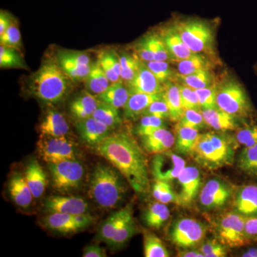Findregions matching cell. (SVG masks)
<instances>
[{"label":"cell","mask_w":257,"mask_h":257,"mask_svg":"<svg viewBox=\"0 0 257 257\" xmlns=\"http://www.w3.org/2000/svg\"><path fill=\"white\" fill-rule=\"evenodd\" d=\"M95 149L99 155L119 171L138 195L148 194V163L143 150L133 136L125 133L111 134Z\"/></svg>","instance_id":"cell-1"},{"label":"cell","mask_w":257,"mask_h":257,"mask_svg":"<svg viewBox=\"0 0 257 257\" xmlns=\"http://www.w3.org/2000/svg\"><path fill=\"white\" fill-rule=\"evenodd\" d=\"M72 80L60 67L57 57L46 59L31 75L29 92L39 100L53 104L63 101L70 91Z\"/></svg>","instance_id":"cell-2"},{"label":"cell","mask_w":257,"mask_h":257,"mask_svg":"<svg viewBox=\"0 0 257 257\" xmlns=\"http://www.w3.org/2000/svg\"><path fill=\"white\" fill-rule=\"evenodd\" d=\"M236 143L226 135L209 132L200 134L190 156L201 167L216 170L233 165Z\"/></svg>","instance_id":"cell-3"},{"label":"cell","mask_w":257,"mask_h":257,"mask_svg":"<svg viewBox=\"0 0 257 257\" xmlns=\"http://www.w3.org/2000/svg\"><path fill=\"white\" fill-rule=\"evenodd\" d=\"M122 177L114 167L103 164L95 166L91 175L89 197L102 209L118 207L126 193Z\"/></svg>","instance_id":"cell-4"},{"label":"cell","mask_w":257,"mask_h":257,"mask_svg":"<svg viewBox=\"0 0 257 257\" xmlns=\"http://www.w3.org/2000/svg\"><path fill=\"white\" fill-rule=\"evenodd\" d=\"M216 106L244 124H253L257 111L245 88L236 79H226L218 84Z\"/></svg>","instance_id":"cell-5"},{"label":"cell","mask_w":257,"mask_h":257,"mask_svg":"<svg viewBox=\"0 0 257 257\" xmlns=\"http://www.w3.org/2000/svg\"><path fill=\"white\" fill-rule=\"evenodd\" d=\"M184 43L194 53L213 55L214 35L210 26L199 20H186L174 25Z\"/></svg>","instance_id":"cell-6"},{"label":"cell","mask_w":257,"mask_h":257,"mask_svg":"<svg viewBox=\"0 0 257 257\" xmlns=\"http://www.w3.org/2000/svg\"><path fill=\"white\" fill-rule=\"evenodd\" d=\"M245 216L234 211L225 213L216 219L214 224L216 239L227 247L249 245L251 241L245 232Z\"/></svg>","instance_id":"cell-7"},{"label":"cell","mask_w":257,"mask_h":257,"mask_svg":"<svg viewBox=\"0 0 257 257\" xmlns=\"http://www.w3.org/2000/svg\"><path fill=\"white\" fill-rule=\"evenodd\" d=\"M52 187L65 194L80 187L84 176V168L77 160H66L58 163L48 164Z\"/></svg>","instance_id":"cell-8"},{"label":"cell","mask_w":257,"mask_h":257,"mask_svg":"<svg viewBox=\"0 0 257 257\" xmlns=\"http://www.w3.org/2000/svg\"><path fill=\"white\" fill-rule=\"evenodd\" d=\"M207 228L194 218H179L172 225L170 238L172 243L181 248H192L205 239Z\"/></svg>","instance_id":"cell-9"},{"label":"cell","mask_w":257,"mask_h":257,"mask_svg":"<svg viewBox=\"0 0 257 257\" xmlns=\"http://www.w3.org/2000/svg\"><path fill=\"white\" fill-rule=\"evenodd\" d=\"M37 150L42 160L55 164L66 160H77L78 151L73 142L64 137L40 138Z\"/></svg>","instance_id":"cell-10"},{"label":"cell","mask_w":257,"mask_h":257,"mask_svg":"<svg viewBox=\"0 0 257 257\" xmlns=\"http://www.w3.org/2000/svg\"><path fill=\"white\" fill-rule=\"evenodd\" d=\"M94 218L89 214H68L49 213L42 221L47 229L62 234H73L89 227Z\"/></svg>","instance_id":"cell-11"},{"label":"cell","mask_w":257,"mask_h":257,"mask_svg":"<svg viewBox=\"0 0 257 257\" xmlns=\"http://www.w3.org/2000/svg\"><path fill=\"white\" fill-rule=\"evenodd\" d=\"M232 197V188L222 179H209L202 186L199 194L201 207L211 211L224 207Z\"/></svg>","instance_id":"cell-12"},{"label":"cell","mask_w":257,"mask_h":257,"mask_svg":"<svg viewBox=\"0 0 257 257\" xmlns=\"http://www.w3.org/2000/svg\"><path fill=\"white\" fill-rule=\"evenodd\" d=\"M185 167V160L177 154L169 150L154 155L150 164V170L155 181L171 183L177 179Z\"/></svg>","instance_id":"cell-13"},{"label":"cell","mask_w":257,"mask_h":257,"mask_svg":"<svg viewBox=\"0 0 257 257\" xmlns=\"http://www.w3.org/2000/svg\"><path fill=\"white\" fill-rule=\"evenodd\" d=\"M177 180L179 186V205L183 207L192 205L202 187L200 170L194 166H186Z\"/></svg>","instance_id":"cell-14"},{"label":"cell","mask_w":257,"mask_h":257,"mask_svg":"<svg viewBox=\"0 0 257 257\" xmlns=\"http://www.w3.org/2000/svg\"><path fill=\"white\" fill-rule=\"evenodd\" d=\"M48 213L61 214H88L89 205L85 199L74 196H51L44 202Z\"/></svg>","instance_id":"cell-15"},{"label":"cell","mask_w":257,"mask_h":257,"mask_svg":"<svg viewBox=\"0 0 257 257\" xmlns=\"http://www.w3.org/2000/svg\"><path fill=\"white\" fill-rule=\"evenodd\" d=\"M76 128L83 143L94 148L110 135V128L92 116L87 119L77 120Z\"/></svg>","instance_id":"cell-16"},{"label":"cell","mask_w":257,"mask_h":257,"mask_svg":"<svg viewBox=\"0 0 257 257\" xmlns=\"http://www.w3.org/2000/svg\"><path fill=\"white\" fill-rule=\"evenodd\" d=\"M130 93L157 94L162 92L164 84L152 73L146 64L141 61L140 68L135 78L126 84Z\"/></svg>","instance_id":"cell-17"},{"label":"cell","mask_w":257,"mask_h":257,"mask_svg":"<svg viewBox=\"0 0 257 257\" xmlns=\"http://www.w3.org/2000/svg\"><path fill=\"white\" fill-rule=\"evenodd\" d=\"M234 211L245 217L257 216V184L243 185L235 192Z\"/></svg>","instance_id":"cell-18"},{"label":"cell","mask_w":257,"mask_h":257,"mask_svg":"<svg viewBox=\"0 0 257 257\" xmlns=\"http://www.w3.org/2000/svg\"><path fill=\"white\" fill-rule=\"evenodd\" d=\"M201 111L207 126L212 128L216 132L225 133L228 131H234L241 128L240 123H243L232 115L221 110L217 106L209 109H201Z\"/></svg>","instance_id":"cell-19"},{"label":"cell","mask_w":257,"mask_h":257,"mask_svg":"<svg viewBox=\"0 0 257 257\" xmlns=\"http://www.w3.org/2000/svg\"><path fill=\"white\" fill-rule=\"evenodd\" d=\"M38 130L42 138H59L69 133V126L63 114L57 111L50 110L39 124Z\"/></svg>","instance_id":"cell-20"},{"label":"cell","mask_w":257,"mask_h":257,"mask_svg":"<svg viewBox=\"0 0 257 257\" xmlns=\"http://www.w3.org/2000/svg\"><path fill=\"white\" fill-rule=\"evenodd\" d=\"M143 148L148 153L155 155L171 150L175 145V136L167 128H161L142 138Z\"/></svg>","instance_id":"cell-21"},{"label":"cell","mask_w":257,"mask_h":257,"mask_svg":"<svg viewBox=\"0 0 257 257\" xmlns=\"http://www.w3.org/2000/svg\"><path fill=\"white\" fill-rule=\"evenodd\" d=\"M160 35L175 62L185 60L196 54L184 43L182 37L173 26L163 29Z\"/></svg>","instance_id":"cell-22"},{"label":"cell","mask_w":257,"mask_h":257,"mask_svg":"<svg viewBox=\"0 0 257 257\" xmlns=\"http://www.w3.org/2000/svg\"><path fill=\"white\" fill-rule=\"evenodd\" d=\"M162 92L157 94L131 93L124 107V116L128 119H135L143 115L154 101L162 99Z\"/></svg>","instance_id":"cell-23"},{"label":"cell","mask_w":257,"mask_h":257,"mask_svg":"<svg viewBox=\"0 0 257 257\" xmlns=\"http://www.w3.org/2000/svg\"><path fill=\"white\" fill-rule=\"evenodd\" d=\"M25 179L35 199L43 195L47 186V177L45 170L37 160H32L25 167L24 172Z\"/></svg>","instance_id":"cell-24"},{"label":"cell","mask_w":257,"mask_h":257,"mask_svg":"<svg viewBox=\"0 0 257 257\" xmlns=\"http://www.w3.org/2000/svg\"><path fill=\"white\" fill-rule=\"evenodd\" d=\"M9 192L13 202L18 207L28 209L31 205L34 196L29 187L25 176L15 173L9 182Z\"/></svg>","instance_id":"cell-25"},{"label":"cell","mask_w":257,"mask_h":257,"mask_svg":"<svg viewBox=\"0 0 257 257\" xmlns=\"http://www.w3.org/2000/svg\"><path fill=\"white\" fill-rule=\"evenodd\" d=\"M100 100L97 96L85 92L77 96L69 104V111L76 120L92 117Z\"/></svg>","instance_id":"cell-26"},{"label":"cell","mask_w":257,"mask_h":257,"mask_svg":"<svg viewBox=\"0 0 257 257\" xmlns=\"http://www.w3.org/2000/svg\"><path fill=\"white\" fill-rule=\"evenodd\" d=\"M137 231L138 230L133 217V207L130 204H128L125 207L124 214L117 231L108 245L115 248L122 247L136 234Z\"/></svg>","instance_id":"cell-27"},{"label":"cell","mask_w":257,"mask_h":257,"mask_svg":"<svg viewBox=\"0 0 257 257\" xmlns=\"http://www.w3.org/2000/svg\"><path fill=\"white\" fill-rule=\"evenodd\" d=\"M162 98L170 109V120L179 122L184 114V109L182 105L178 84L173 81L165 83L162 91Z\"/></svg>","instance_id":"cell-28"},{"label":"cell","mask_w":257,"mask_h":257,"mask_svg":"<svg viewBox=\"0 0 257 257\" xmlns=\"http://www.w3.org/2000/svg\"><path fill=\"white\" fill-rule=\"evenodd\" d=\"M130 89L122 82L111 83L104 92L97 96L98 99L116 108H124L130 96Z\"/></svg>","instance_id":"cell-29"},{"label":"cell","mask_w":257,"mask_h":257,"mask_svg":"<svg viewBox=\"0 0 257 257\" xmlns=\"http://www.w3.org/2000/svg\"><path fill=\"white\" fill-rule=\"evenodd\" d=\"M199 135V130L177 124L175 135V149L177 153L191 155Z\"/></svg>","instance_id":"cell-30"},{"label":"cell","mask_w":257,"mask_h":257,"mask_svg":"<svg viewBox=\"0 0 257 257\" xmlns=\"http://www.w3.org/2000/svg\"><path fill=\"white\" fill-rule=\"evenodd\" d=\"M170 217V210L166 204L157 202L147 207L144 214L143 219L148 227L160 229L163 227Z\"/></svg>","instance_id":"cell-31"},{"label":"cell","mask_w":257,"mask_h":257,"mask_svg":"<svg viewBox=\"0 0 257 257\" xmlns=\"http://www.w3.org/2000/svg\"><path fill=\"white\" fill-rule=\"evenodd\" d=\"M84 81L88 92L96 96L104 92L111 84L101 68L99 61L92 64L90 72Z\"/></svg>","instance_id":"cell-32"},{"label":"cell","mask_w":257,"mask_h":257,"mask_svg":"<svg viewBox=\"0 0 257 257\" xmlns=\"http://www.w3.org/2000/svg\"><path fill=\"white\" fill-rule=\"evenodd\" d=\"M236 167L243 175L257 181V144L242 149L238 155Z\"/></svg>","instance_id":"cell-33"},{"label":"cell","mask_w":257,"mask_h":257,"mask_svg":"<svg viewBox=\"0 0 257 257\" xmlns=\"http://www.w3.org/2000/svg\"><path fill=\"white\" fill-rule=\"evenodd\" d=\"M177 72L180 75H189L203 70H210L212 64L207 55L204 54H194L185 59L179 61Z\"/></svg>","instance_id":"cell-34"},{"label":"cell","mask_w":257,"mask_h":257,"mask_svg":"<svg viewBox=\"0 0 257 257\" xmlns=\"http://www.w3.org/2000/svg\"><path fill=\"white\" fill-rule=\"evenodd\" d=\"M149 50L154 55V61H164V62H175L170 52L167 50L165 42L160 35L149 34L142 38Z\"/></svg>","instance_id":"cell-35"},{"label":"cell","mask_w":257,"mask_h":257,"mask_svg":"<svg viewBox=\"0 0 257 257\" xmlns=\"http://www.w3.org/2000/svg\"><path fill=\"white\" fill-rule=\"evenodd\" d=\"M92 117L110 130L116 128L121 123L119 109L101 101L93 114Z\"/></svg>","instance_id":"cell-36"},{"label":"cell","mask_w":257,"mask_h":257,"mask_svg":"<svg viewBox=\"0 0 257 257\" xmlns=\"http://www.w3.org/2000/svg\"><path fill=\"white\" fill-rule=\"evenodd\" d=\"M124 211L125 207L115 211L103 222L98 232L97 239L99 241L109 244L117 231Z\"/></svg>","instance_id":"cell-37"},{"label":"cell","mask_w":257,"mask_h":257,"mask_svg":"<svg viewBox=\"0 0 257 257\" xmlns=\"http://www.w3.org/2000/svg\"><path fill=\"white\" fill-rule=\"evenodd\" d=\"M177 80L194 89L210 87L215 83L210 70H203L189 75L177 74Z\"/></svg>","instance_id":"cell-38"},{"label":"cell","mask_w":257,"mask_h":257,"mask_svg":"<svg viewBox=\"0 0 257 257\" xmlns=\"http://www.w3.org/2000/svg\"><path fill=\"white\" fill-rule=\"evenodd\" d=\"M144 256L169 257L170 253L157 235L152 232H145L144 234Z\"/></svg>","instance_id":"cell-39"},{"label":"cell","mask_w":257,"mask_h":257,"mask_svg":"<svg viewBox=\"0 0 257 257\" xmlns=\"http://www.w3.org/2000/svg\"><path fill=\"white\" fill-rule=\"evenodd\" d=\"M0 67L1 68L28 69L23 56L18 50L1 45L0 46Z\"/></svg>","instance_id":"cell-40"},{"label":"cell","mask_w":257,"mask_h":257,"mask_svg":"<svg viewBox=\"0 0 257 257\" xmlns=\"http://www.w3.org/2000/svg\"><path fill=\"white\" fill-rule=\"evenodd\" d=\"M57 59L64 72L69 78L76 82L85 80L92 67V64L91 65H81L59 55L57 56Z\"/></svg>","instance_id":"cell-41"},{"label":"cell","mask_w":257,"mask_h":257,"mask_svg":"<svg viewBox=\"0 0 257 257\" xmlns=\"http://www.w3.org/2000/svg\"><path fill=\"white\" fill-rule=\"evenodd\" d=\"M152 195L157 202L163 204H179L178 193L175 192L170 182L156 180L152 187Z\"/></svg>","instance_id":"cell-42"},{"label":"cell","mask_w":257,"mask_h":257,"mask_svg":"<svg viewBox=\"0 0 257 257\" xmlns=\"http://www.w3.org/2000/svg\"><path fill=\"white\" fill-rule=\"evenodd\" d=\"M147 67L150 69L152 73L162 84L177 79V74L171 68L170 62L164 61H151V62H144Z\"/></svg>","instance_id":"cell-43"},{"label":"cell","mask_w":257,"mask_h":257,"mask_svg":"<svg viewBox=\"0 0 257 257\" xmlns=\"http://www.w3.org/2000/svg\"><path fill=\"white\" fill-rule=\"evenodd\" d=\"M119 57L120 64H121V79L127 84L135 78L138 73L141 60H139L138 57H134L124 52H122Z\"/></svg>","instance_id":"cell-44"},{"label":"cell","mask_w":257,"mask_h":257,"mask_svg":"<svg viewBox=\"0 0 257 257\" xmlns=\"http://www.w3.org/2000/svg\"><path fill=\"white\" fill-rule=\"evenodd\" d=\"M165 127H166L165 119L151 116V115H143L135 127V134L143 138L153 133L159 128Z\"/></svg>","instance_id":"cell-45"},{"label":"cell","mask_w":257,"mask_h":257,"mask_svg":"<svg viewBox=\"0 0 257 257\" xmlns=\"http://www.w3.org/2000/svg\"><path fill=\"white\" fill-rule=\"evenodd\" d=\"M234 139L236 145L242 146L243 148L256 145L257 124L253 123L239 128L236 130Z\"/></svg>","instance_id":"cell-46"},{"label":"cell","mask_w":257,"mask_h":257,"mask_svg":"<svg viewBox=\"0 0 257 257\" xmlns=\"http://www.w3.org/2000/svg\"><path fill=\"white\" fill-rule=\"evenodd\" d=\"M178 124L197 130H202L207 126L202 111L192 109H184V114Z\"/></svg>","instance_id":"cell-47"},{"label":"cell","mask_w":257,"mask_h":257,"mask_svg":"<svg viewBox=\"0 0 257 257\" xmlns=\"http://www.w3.org/2000/svg\"><path fill=\"white\" fill-rule=\"evenodd\" d=\"M218 84L215 82L210 87L195 89L199 98L201 109L216 107V94Z\"/></svg>","instance_id":"cell-48"},{"label":"cell","mask_w":257,"mask_h":257,"mask_svg":"<svg viewBox=\"0 0 257 257\" xmlns=\"http://www.w3.org/2000/svg\"><path fill=\"white\" fill-rule=\"evenodd\" d=\"M0 43L1 45L11 47L16 50H19L21 47V33L15 20H13L11 25L5 32V33L0 35Z\"/></svg>","instance_id":"cell-49"},{"label":"cell","mask_w":257,"mask_h":257,"mask_svg":"<svg viewBox=\"0 0 257 257\" xmlns=\"http://www.w3.org/2000/svg\"><path fill=\"white\" fill-rule=\"evenodd\" d=\"M226 247L217 239H212L203 242L199 249L204 257H224L227 256Z\"/></svg>","instance_id":"cell-50"},{"label":"cell","mask_w":257,"mask_h":257,"mask_svg":"<svg viewBox=\"0 0 257 257\" xmlns=\"http://www.w3.org/2000/svg\"><path fill=\"white\" fill-rule=\"evenodd\" d=\"M178 85L184 109L201 110L199 98H198L195 89H192L182 83L178 84Z\"/></svg>","instance_id":"cell-51"},{"label":"cell","mask_w":257,"mask_h":257,"mask_svg":"<svg viewBox=\"0 0 257 257\" xmlns=\"http://www.w3.org/2000/svg\"><path fill=\"white\" fill-rule=\"evenodd\" d=\"M143 115H151L163 119H170V112L168 106L163 98L154 101L146 109Z\"/></svg>","instance_id":"cell-52"},{"label":"cell","mask_w":257,"mask_h":257,"mask_svg":"<svg viewBox=\"0 0 257 257\" xmlns=\"http://www.w3.org/2000/svg\"><path fill=\"white\" fill-rule=\"evenodd\" d=\"M57 55L63 57L67 60L72 61V62L81 64V65H91L92 64L89 56L83 52L64 50L59 52Z\"/></svg>","instance_id":"cell-53"},{"label":"cell","mask_w":257,"mask_h":257,"mask_svg":"<svg viewBox=\"0 0 257 257\" xmlns=\"http://www.w3.org/2000/svg\"><path fill=\"white\" fill-rule=\"evenodd\" d=\"M99 62L104 73L106 74V77H108L111 83L122 82L121 77L115 73L114 69L111 67L109 62H108L107 59H106L104 53L101 54L100 57H99Z\"/></svg>","instance_id":"cell-54"},{"label":"cell","mask_w":257,"mask_h":257,"mask_svg":"<svg viewBox=\"0 0 257 257\" xmlns=\"http://www.w3.org/2000/svg\"><path fill=\"white\" fill-rule=\"evenodd\" d=\"M245 232L251 243H257V216L246 217Z\"/></svg>","instance_id":"cell-55"},{"label":"cell","mask_w":257,"mask_h":257,"mask_svg":"<svg viewBox=\"0 0 257 257\" xmlns=\"http://www.w3.org/2000/svg\"><path fill=\"white\" fill-rule=\"evenodd\" d=\"M84 257H106L107 256L105 250L98 244L88 245L83 250Z\"/></svg>","instance_id":"cell-56"},{"label":"cell","mask_w":257,"mask_h":257,"mask_svg":"<svg viewBox=\"0 0 257 257\" xmlns=\"http://www.w3.org/2000/svg\"><path fill=\"white\" fill-rule=\"evenodd\" d=\"M14 20L15 19L10 15V13L5 10H1V12H0V35L5 33Z\"/></svg>","instance_id":"cell-57"},{"label":"cell","mask_w":257,"mask_h":257,"mask_svg":"<svg viewBox=\"0 0 257 257\" xmlns=\"http://www.w3.org/2000/svg\"><path fill=\"white\" fill-rule=\"evenodd\" d=\"M177 256L180 257H204L199 249L192 250V248H182L178 251Z\"/></svg>","instance_id":"cell-58"},{"label":"cell","mask_w":257,"mask_h":257,"mask_svg":"<svg viewBox=\"0 0 257 257\" xmlns=\"http://www.w3.org/2000/svg\"><path fill=\"white\" fill-rule=\"evenodd\" d=\"M240 256L243 257H257V246H252V247L247 248L241 253Z\"/></svg>","instance_id":"cell-59"}]
</instances>
